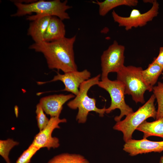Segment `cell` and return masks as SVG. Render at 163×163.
<instances>
[{"label": "cell", "instance_id": "cell-1", "mask_svg": "<svg viewBox=\"0 0 163 163\" xmlns=\"http://www.w3.org/2000/svg\"><path fill=\"white\" fill-rule=\"evenodd\" d=\"M75 35L50 42L42 41L30 45L29 49L42 53L50 69L61 70L64 73L77 71L74 51Z\"/></svg>", "mask_w": 163, "mask_h": 163}, {"label": "cell", "instance_id": "cell-2", "mask_svg": "<svg viewBox=\"0 0 163 163\" xmlns=\"http://www.w3.org/2000/svg\"><path fill=\"white\" fill-rule=\"evenodd\" d=\"M17 8L16 12L11 17H21L34 12L36 14L28 16L27 20L33 21L38 18L45 16H56L62 20L69 19L70 16L66 11L72 8L67 4V0H39L30 3L24 4L13 1Z\"/></svg>", "mask_w": 163, "mask_h": 163}, {"label": "cell", "instance_id": "cell-3", "mask_svg": "<svg viewBox=\"0 0 163 163\" xmlns=\"http://www.w3.org/2000/svg\"><path fill=\"white\" fill-rule=\"evenodd\" d=\"M101 76L100 74L84 82L80 86L78 94L67 104L71 109H78L76 119L79 123H85L88 113L91 111L98 113L100 117L104 116L106 109L105 107L101 109L97 108L96 106L95 99L89 97L88 95L90 88L97 85Z\"/></svg>", "mask_w": 163, "mask_h": 163}, {"label": "cell", "instance_id": "cell-4", "mask_svg": "<svg viewBox=\"0 0 163 163\" xmlns=\"http://www.w3.org/2000/svg\"><path fill=\"white\" fill-rule=\"evenodd\" d=\"M143 70L140 67L124 66L117 73V80L122 82L125 86V94L130 95L136 103H145V91H152L143 81L141 75Z\"/></svg>", "mask_w": 163, "mask_h": 163}, {"label": "cell", "instance_id": "cell-5", "mask_svg": "<svg viewBox=\"0 0 163 163\" xmlns=\"http://www.w3.org/2000/svg\"><path fill=\"white\" fill-rule=\"evenodd\" d=\"M155 97L152 94L148 100L135 112L126 116L125 119L117 122L114 129L122 132L125 142L132 139L134 131L144 121L150 117L156 118L157 110L154 101Z\"/></svg>", "mask_w": 163, "mask_h": 163}, {"label": "cell", "instance_id": "cell-6", "mask_svg": "<svg viewBox=\"0 0 163 163\" xmlns=\"http://www.w3.org/2000/svg\"><path fill=\"white\" fill-rule=\"evenodd\" d=\"M97 85L104 89L109 94L111 98L110 107L106 109L105 113H109L116 109L120 111V115L114 117L117 122L134 112L133 109L127 105L125 100V86L123 83L117 80L112 81L108 78L101 80Z\"/></svg>", "mask_w": 163, "mask_h": 163}, {"label": "cell", "instance_id": "cell-7", "mask_svg": "<svg viewBox=\"0 0 163 163\" xmlns=\"http://www.w3.org/2000/svg\"><path fill=\"white\" fill-rule=\"evenodd\" d=\"M125 46L113 41L101 57V80L108 78L109 73L117 72L124 66Z\"/></svg>", "mask_w": 163, "mask_h": 163}, {"label": "cell", "instance_id": "cell-8", "mask_svg": "<svg viewBox=\"0 0 163 163\" xmlns=\"http://www.w3.org/2000/svg\"><path fill=\"white\" fill-rule=\"evenodd\" d=\"M151 8L147 11L142 13L138 9H133L129 15L124 17L119 15L114 10L112 15L114 22L117 23L120 27H123L126 30L132 28L142 27L145 25L148 22L151 21L158 14L159 4L154 0Z\"/></svg>", "mask_w": 163, "mask_h": 163}, {"label": "cell", "instance_id": "cell-9", "mask_svg": "<svg viewBox=\"0 0 163 163\" xmlns=\"http://www.w3.org/2000/svg\"><path fill=\"white\" fill-rule=\"evenodd\" d=\"M59 117H51L46 126L35 136L32 143L40 149L46 148L50 150L58 148L60 145L59 139L52 137V133L55 129L60 128L59 123L67 122L66 119H60Z\"/></svg>", "mask_w": 163, "mask_h": 163}, {"label": "cell", "instance_id": "cell-10", "mask_svg": "<svg viewBox=\"0 0 163 163\" xmlns=\"http://www.w3.org/2000/svg\"><path fill=\"white\" fill-rule=\"evenodd\" d=\"M54 76L51 80L45 82H38L39 85L44 84L48 82L60 81L64 85V88L62 91L72 93L76 96L79 91V88L81 85L85 81L88 80L91 77V73L87 69L78 71H72L61 74L59 72Z\"/></svg>", "mask_w": 163, "mask_h": 163}, {"label": "cell", "instance_id": "cell-11", "mask_svg": "<svg viewBox=\"0 0 163 163\" xmlns=\"http://www.w3.org/2000/svg\"><path fill=\"white\" fill-rule=\"evenodd\" d=\"M123 149L131 156L152 152L159 153L163 151V141H153L146 138L131 139L125 142Z\"/></svg>", "mask_w": 163, "mask_h": 163}, {"label": "cell", "instance_id": "cell-12", "mask_svg": "<svg viewBox=\"0 0 163 163\" xmlns=\"http://www.w3.org/2000/svg\"><path fill=\"white\" fill-rule=\"evenodd\" d=\"M75 97V95L73 94H54L42 97L39 103L44 112L51 117H59L63 105Z\"/></svg>", "mask_w": 163, "mask_h": 163}, {"label": "cell", "instance_id": "cell-13", "mask_svg": "<svg viewBox=\"0 0 163 163\" xmlns=\"http://www.w3.org/2000/svg\"><path fill=\"white\" fill-rule=\"evenodd\" d=\"M65 25L62 20L56 16H51L45 33L43 41L50 42L65 37Z\"/></svg>", "mask_w": 163, "mask_h": 163}, {"label": "cell", "instance_id": "cell-14", "mask_svg": "<svg viewBox=\"0 0 163 163\" xmlns=\"http://www.w3.org/2000/svg\"><path fill=\"white\" fill-rule=\"evenodd\" d=\"M51 16L38 18L30 23L27 35L30 36L34 43L43 41L44 36Z\"/></svg>", "mask_w": 163, "mask_h": 163}, {"label": "cell", "instance_id": "cell-15", "mask_svg": "<svg viewBox=\"0 0 163 163\" xmlns=\"http://www.w3.org/2000/svg\"><path fill=\"white\" fill-rule=\"evenodd\" d=\"M136 130L143 133V138L154 136L163 139V117L152 122L145 120Z\"/></svg>", "mask_w": 163, "mask_h": 163}, {"label": "cell", "instance_id": "cell-16", "mask_svg": "<svg viewBox=\"0 0 163 163\" xmlns=\"http://www.w3.org/2000/svg\"><path fill=\"white\" fill-rule=\"evenodd\" d=\"M163 71V67L153 60L146 69L141 71V75L145 83L153 89L154 85Z\"/></svg>", "mask_w": 163, "mask_h": 163}, {"label": "cell", "instance_id": "cell-17", "mask_svg": "<svg viewBox=\"0 0 163 163\" xmlns=\"http://www.w3.org/2000/svg\"><path fill=\"white\" fill-rule=\"evenodd\" d=\"M94 2L99 6V15L104 16L113 9L119 6H136L138 3V1L137 0H105L102 2L96 0V2Z\"/></svg>", "mask_w": 163, "mask_h": 163}, {"label": "cell", "instance_id": "cell-18", "mask_svg": "<svg viewBox=\"0 0 163 163\" xmlns=\"http://www.w3.org/2000/svg\"><path fill=\"white\" fill-rule=\"evenodd\" d=\"M47 163H90L83 155L76 154L62 153L57 155Z\"/></svg>", "mask_w": 163, "mask_h": 163}, {"label": "cell", "instance_id": "cell-19", "mask_svg": "<svg viewBox=\"0 0 163 163\" xmlns=\"http://www.w3.org/2000/svg\"><path fill=\"white\" fill-rule=\"evenodd\" d=\"M152 91L158 103L156 120L163 117V83L159 82L157 86H154Z\"/></svg>", "mask_w": 163, "mask_h": 163}, {"label": "cell", "instance_id": "cell-20", "mask_svg": "<svg viewBox=\"0 0 163 163\" xmlns=\"http://www.w3.org/2000/svg\"><path fill=\"white\" fill-rule=\"evenodd\" d=\"M19 144L18 142L11 139L0 140V155L6 163H11L9 157L10 151L14 146Z\"/></svg>", "mask_w": 163, "mask_h": 163}, {"label": "cell", "instance_id": "cell-21", "mask_svg": "<svg viewBox=\"0 0 163 163\" xmlns=\"http://www.w3.org/2000/svg\"><path fill=\"white\" fill-rule=\"evenodd\" d=\"M40 149L32 143L18 157L15 163H30L32 158Z\"/></svg>", "mask_w": 163, "mask_h": 163}, {"label": "cell", "instance_id": "cell-22", "mask_svg": "<svg viewBox=\"0 0 163 163\" xmlns=\"http://www.w3.org/2000/svg\"><path fill=\"white\" fill-rule=\"evenodd\" d=\"M44 111L39 103L36 105L35 112L37 125L40 131L43 129L47 125L49 120L45 114Z\"/></svg>", "mask_w": 163, "mask_h": 163}, {"label": "cell", "instance_id": "cell-23", "mask_svg": "<svg viewBox=\"0 0 163 163\" xmlns=\"http://www.w3.org/2000/svg\"><path fill=\"white\" fill-rule=\"evenodd\" d=\"M153 61L163 67V47L159 48V53L158 56L154 58Z\"/></svg>", "mask_w": 163, "mask_h": 163}, {"label": "cell", "instance_id": "cell-24", "mask_svg": "<svg viewBox=\"0 0 163 163\" xmlns=\"http://www.w3.org/2000/svg\"><path fill=\"white\" fill-rule=\"evenodd\" d=\"M159 163H163V156L160 158Z\"/></svg>", "mask_w": 163, "mask_h": 163}, {"label": "cell", "instance_id": "cell-25", "mask_svg": "<svg viewBox=\"0 0 163 163\" xmlns=\"http://www.w3.org/2000/svg\"><path fill=\"white\" fill-rule=\"evenodd\" d=\"M162 78L163 79V72L162 73Z\"/></svg>", "mask_w": 163, "mask_h": 163}]
</instances>
